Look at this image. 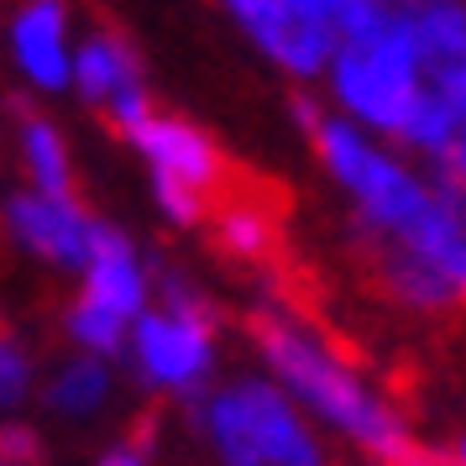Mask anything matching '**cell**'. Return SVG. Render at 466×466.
<instances>
[{
	"label": "cell",
	"mask_w": 466,
	"mask_h": 466,
	"mask_svg": "<svg viewBox=\"0 0 466 466\" xmlns=\"http://www.w3.org/2000/svg\"><path fill=\"white\" fill-rule=\"evenodd\" d=\"M0 461H16V466H37L43 461V445H37V435L32 430H0Z\"/></svg>",
	"instance_id": "obj_20"
},
{
	"label": "cell",
	"mask_w": 466,
	"mask_h": 466,
	"mask_svg": "<svg viewBox=\"0 0 466 466\" xmlns=\"http://www.w3.org/2000/svg\"><path fill=\"white\" fill-rule=\"evenodd\" d=\"M131 142L152 157V168L163 178H178L184 189H194L205 205L226 189V163L220 152L210 147L205 131L184 127V121H163V116H147L142 127H131Z\"/></svg>",
	"instance_id": "obj_6"
},
{
	"label": "cell",
	"mask_w": 466,
	"mask_h": 466,
	"mask_svg": "<svg viewBox=\"0 0 466 466\" xmlns=\"http://www.w3.org/2000/svg\"><path fill=\"white\" fill-rule=\"evenodd\" d=\"M294 116H299V127H309V131H319V121H325L309 100H294Z\"/></svg>",
	"instance_id": "obj_23"
},
{
	"label": "cell",
	"mask_w": 466,
	"mask_h": 466,
	"mask_svg": "<svg viewBox=\"0 0 466 466\" xmlns=\"http://www.w3.org/2000/svg\"><path fill=\"white\" fill-rule=\"evenodd\" d=\"M382 278L393 283V294H403L409 304H424V309H435V304H445V299L456 294L430 262H420V257L403 252V247H393V252L382 257Z\"/></svg>",
	"instance_id": "obj_13"
},
{
	"label": "cell",
	"mask_w": 466,
	"mask_h": 466,
	"mask_svg": "<svg viewBox=\"0 0 466 466\" xmlns=\"http://www.w3.org/2000/svg\"><path fill=\"white\" fill-rule=\"evenodd\" d=\"M26 378H32V367L16 346H0V403H16L26 393Z\"/></svg>",
	"instance_id": "obj_18"
},
{
	"label": "cell",
	"mask_w": 466,
	"mask_h": 466,
	"mask_svg": "<svg viewBox=\"0 0 466 466\" xmlns=\"http://www.w3.org/2000/svg\"><path fill=\"white\" fill-rule=\"evenodd\" d=\"M445 173H451V184H445V189L466 199V131L451 142V152H445Z\"/></svg>",
	"instance_id": "obj_22"
},
{
	"label": "cell",
	"mask_w": 466,
	"mask_h": 466,
	"mask_svg": "<svg viewBox=\"0 0 466 466\" xmlns=\"http://www.w3.org/2000/svg\"><path fill=\"white\" fill-rule=\"evenodd\" d=\"M16 53L26 74L43 89L68 85V47H64V5H32L16 16Z\"/></svg>",
	"instance_id": "obj_10"
},
{
	"label": "cell",
	"mask_w": 466,
	"mask_h": 466,
	"mask_svg": "<svg viewBox=\"0 0 466 466\" xmlns=\"http://www.w3.org/2000/svg\"><path fill=\"white\" fill-rule=\"evenodd\" d=\"M110 319H127L142 309V273L131 262V247L110 226H89V299Z\"/></svg>",
	"instance_id": "obj_9"
},
{
	"label": "cell",
	"mask_w": 466,
	"mask_h": 466,
	"mask_svg": "<svg viewBox=\"0 0 466 466\" xmlns=\"http://www.w3.org/2000/svg\"><path fill=\"white\" fill-rule=\"evenodd\" d=\"M137 74H142V64H137V47L121 37V32H95L85 47H79V64H74V79H79V89H85V100H110L116 89L137 85Z\"/></svg>",
	"instance_id": "obj_11"
},
{
	"label": "cell",
	"mask_w": 466,
	"mask_h": 466,
	"mask_svg": "<svg viewBox=\"0 0 466 466\" xmlns=\"http://www.w3.org/2000/svg\"><path fill=\"white\" fill-rule=\"evenodd\" d=\"M414 16V43H420V64H456L466 58V11L456 5H424L409 11Z\"/></svg>",
	"instance_id": "obj_12"
},
{
	"label": "cell",
	"mask_w": 466,
	"mask_h": 466,
	"mask_svg": "<svg viewBox=\"0 0 466 466\" xmlns=\"http://www.w3.org/2000/svg\"><path fill=\"white\" fill-rule=\"evenodd\" d=\"M11 231L32 252L64 268H89V220L74 199H43V194H16L11 199Z\"/></svg>",
	"instance_id": "obj_7"
},
{
	"label": "cell",
	"mask_w": 466,
	"mask_h": 466,
	"mask_svg": "<svg viewBox=\"0 0 466 466\" xmlns=\"http://www.w3.org/2000/svg\"><path fill=\"white\" fill-rule=\"evenodd\" d=\"M247 325H252L262 357L283 372V382H289L304 403H315L330 424H340L346 435H357L367 451H378L382 461H388V456H399L403 445H409V441H403V430H399V420H393L382 403L367 399V393H361V382L351 378L346 367H336V361L325 357L315 340L299 336L289 319L257 309Z\"/></svg>",
	"instance_id": "obj_1"
},
{
	"label": "cell",
	"mask_w": 466,
	"mask_h": 466,
	"mask_svg": "<svg viewBox=\"0 0 466 466\" xmlns=\"http://www.w3.org/2000/svg\"><path fill=\"white\" fill-rule=\"evenodd\" d=\"M137 357L147 367V378L168 382V388H189L210 367V336L194 325H178V319L147 315L137 325Z\"/></svg>",
	"instance_id": "obj_8"
},
{
	"label": "cell",
	"mask_w": 466,
	"mask_h": 466,
	"mask_svg": "<svg viewBox=\"0 0 466 466\" xmlns=\"http://www.w3.org/2000/svg\"><path fill=\"white\" fill-rule=\"evenodd\" d=\"M315 142H319V157L330 163V173H336L340 184L361 199V210H367L372 226H388V231L399 236L403 226L420 215L424 189L403 168H393L388 157H378V152L361 147L351 127H340V121H319Z\"/></svg>",
	"instance_id": "obj_4"
},
{
	"label": "cell",
	"mask_w": 466,
	"mask_h": 466,
	"mask_svg": "<svg viewBox=\"0 0 466 466\" xmlns=\"http://www.w3.org/2000/svg\"><path fill=\"white\" fill-rule=\"evenodd\" d=\"M403 137L445 157V152H451V142L461 137V121H456V110L445 106L435 89H420V100H414V110H409V127H403Z\"/></svg>",
	"instance_id": "obj_15"
},
{
	"label": "cell",
	"mask_w": 466,
	"mask_h": 466,
	"mask_svg": "<svg viewBox=\"0 0 466 466\" xmlns=\"http://www.w3.org/2000/svg\"><path fill=\"white\" fill-rule=\"evenodd\" d=\"M435 95H441L445 106L456 110V121H461V116H466V58L435 68Z\"/></svg>",
	"instance_id": "obj_19"
},
{
	"label": "cell",
	"mask_w": 466,
	"mask_h": 466,
	"mask_svg": "<svg viewBox=\"0 0 466 466\" xmlns=\"http://www.w3.org/2000/svg\"><path fill=\"white\" fill-rule=\"evenodd\" d=\"M106 466H142V456L137 451H116V456H106Z\"/></svg>",
	"instance_id": "obj_24"
},
{
	"label": "cell",
	"mask_w": 466,
	"mask_h": 466,
	"mask_svg": "<svg viewBox=\"0 0 466 466\" xmlns=\"http://www.w3.org/2000/svg\"><path fill=\"white\" fill-rule=\"evenodd\" d=\"M106 106L116 110V121H121V127H142V121H147V95H142V85L116 89Z\"/></svg>",
	"instance_id": "obj_21"
},
{
	"label": "cell",
	"mask_w": 466,
	"mask_h": 466,
	"mask_svg": "<svg viewBox=\"0 0 466 466\" xmlns=\"http://www.w3.org/2000/svg\"><path fill=\"white\" fill-rule=\"evenodd\" d=\"M53 409H64V414H85L95 403L106 399V367L100 361H74L64 378L53 382Z\"/></svg>",
	"instance_id": "obj_16"
},
{
	"label": "cell",
	"mask_w": 466,
	"mask_h": 466,
	"mask_svg": "<svg viewBox=\"0 0 466 466\" xmlns=\"http://www.w3.org/2000/svg\"><path fill=\"white\" fill-rule=\"evenodd\" d=\"M22 137H26V163L43 184V199H68V163H64V147H58V131L37 121V116H26Z\"/></svg>",
	"instance_id": "obj_14"
},
{
	"label": "cell",
	"mask_w": 466,
	"mask_h": 466,
	"mask_svg": "<svg viewBox=\"0 0 466 466\" xmlns=\"http://www.w3.org/2000/svg\"><path fill=\"white\" fill-rule=\"evenodd\" d=\"M231 11L294 74H315L336 53V5L325 0H236Z\"/></svg>",
	"instance_id": "obj_5"
},
{
	"label": "cell",
	"mask_w": 466,
	"mask_h": 466,
	"mask_svg": "<svg viewBox=\"0 0 466 466\" xmlns=\"http://www.w3.org/2000/svg\"><path fill=\"white\" fill-rule=\"evenodd\" d=\"M68 330L85 340V346H95V351H121V319H110L106 309H95L85 299H79V309L68 315Z\"/></svg>",
	"instance_id": "obj_17"
},
{
	"label": "cell",
	"mask_w": 466,
	"mask_h": 466,
	"mask_svg": "<svg viewBox=\"0 0 466 466\" xmlns=\"http://www.w3.org/2000/svg\"><path fill=\"white\" fill-rule=\"evenodd\" d=\"M210 435L226 466H319L315 441L304 435L283 393L241 382L210 403Z\"/></svg>",
	"instance_id": "obj_3"
},
{
	"label": "cell",
	"mask_w": 466,
	"mask_h": 466,
	"mask_svg": "<svg viewBox=\"0 0 466 466\" xmlns=\"http://www.w3.org/2000/svg\"><path fill=\"white\" fill-rule=\"evenodd\" d=\"M336 89L340 100L367 116L372 127L399 131L409 127V110L420 100V43H414V16L382 11L372 32L336 47Z\"/></svg>",
	"instance_id": "obj_2"
}]
</instances>
